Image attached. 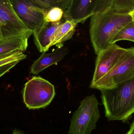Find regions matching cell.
I'll return each mask as SVG.
<instances>
[{
  "label": "cell",
  "instance_id": "cell-1",
  "mask_svg": "<svg viewBox=\"0 0 134 134\" xmlns=\"http://www.w3.org/2000/svg\"><path fill=\"white\" fill-rule=\"evenodd\" d=\"M132 21L128 13H117L111 8L94 13L90 17V34L96 54L112 44L118 33Z\"/></svg>",
  "mask_w": 134,
  "mask_h": 134
},
{
  "label": "cell",
  "instance_id": "cell-2",
  "mask_svg": "<svg viewBox=\"0 0 134 134\" xmlns=\"http://www.w3.org/2000/svg\"><path fill=\"white\" fill-rule=\"evenodd\" d=\"M100 91L108 120H128L134 113V75L114 87Z\"/></svg>",
  "mask_w": 134,
  "mask_h": 134
},
{
  "label": "cell",
  "instance_id": "cell-3",
  "mask_svg": "<svg viewBox=\"0 0 134 134\" xmlns=\"http://www.w3.org/2000/svg\"><path fill=\"white\" fill-rule=\"evenodd\" d=\"M99 102L94 94L81 101L72 115L68 134H91L100 117Z\"/></svg>",
  "mask_w": 134,
  "mask_h": 134
},
{
  "label": "cell",
  "instance_id": "cell-4",
  "mask_svg": "<svg viewBox=\"0 0 134 134\" xmlns=\"http://www.w3.org/2000/svg\"><path fill=\"white\" fill-rule=\"evenodd\" d=\"M24 102L30 109L44 108L50 104L55 94V87L41 76H34L24 85Z\"/></svg>",
  "mask_w": 134,
  "mask_h": 134
},
{
  "label": "cell",
  "instance_id": "cell-5",
  "mask_svg": "<svg viewBox=\"0 0 134 134\" xmlns=\"http://www.w3.org/2000/svg\"><path fill=\"white\" fill-rule=\"evenodd\" d=\"M134 75V47L126 52L112 69L102 78L91 84V88L110 89Z\"/></svg>",
  "mask_w": 134,
  "mask_h": 134
},
{
  "label": "cell",
  "instance_id": "cell-6",
  "mask_svg": "<svg viewBox=\"0 0 134 134\" xmlns=\"http://www.w3.org/2000/svg\"><path fill=\"white\" fill-rule=\"evenodd\" d=\"M10 1L24 24L34 34L37 33L45 22L46 13L41 5L35 0Z\"/></svg>",
  "mask_w": 134,
  "mask_h": 134
},
{
  "label": "cell",
  "instance_id": "cell-7",
  "mask_svg": "<svg viewBox=\"0 0 134 134\" xmlns=\"http://www.w3.org/2000/svg\"><path fill=\"white\" fill-rule=\"evenodd\" d=\"M0 26L2 39L34 34L20 19L10 0H0Z\"/></svg>",
  "mask_w": 134,
  "mask_h": 134
},
{
  "label": "cell",
  "instance_id": "cell-8",
  "mask_svg": "<svg viewBox=\"0 0 134 134\" xmlns=\"http://www.w3.org/2000/svg\"><path fill=\"white\" fill-rule=\"evenodd\" d=\"M126 49L116 43H113L97 54L95 69L91 84L94 83L108 72L120 59Z\"/></svg>",
  "mask_w": 134,
  "mask_h": 134
},
{
  "label": "cell",
  "instance_id": "cell-9",
  "mask_svg": "<svg viewBox=\"0 0 134 134\" xmlns=\"http://www.w3.org/2000/svg\"><path fill=\"white\" fill-rule=\"evenodd\" d=\"M97 0H71L65 11L66 20L83 23L94 14Z\"/></svg>",
  "mask_w": 134,
  "mask_h": 134
},
{
  "label": "cell",
  "instance_id": "cell-10",
  "mask_svg": "<svg viewBox=\"0 0 134 134\" xmlns=\"http://www.w3.org/2000/svg\"><path fill=\"white\" fill-rule=\"evenodd\" d=\"M61 23V21L53 23L45 21L41 30L33 34L35 44L40 52L46 53L50 48V44Z\"/></svg>",
  "mask_w": 134,
  "mask_h": 134
},
{
  "label": "cell",
  "instance_id": "cell-11",
  "mask_svg": "<svg viewBox=\"0 0 134 134\" xmlns=\"http://www.w3.org/2000/svg\"><path fill=\"white\" fill-rule=\"evenodd\" d=\"M68 53V50L66 47H60L48 54L43 53L33 63L31 68L30 73L38 75L46 68L62 60Z\"/></svg>",
  "mask_w": 134,
  "mask_h": 134
},
{
  "label": "cell",
  "instance_id": "cell-12",
  "mask_svg": "<svg viewBox=\"0 0 134 134\" xmlns=\"http://www.w3.org/2000/svg\"><path fill=\"white\" fill-rule=\"evenodd\" d=\"M31 35H19L0 40V57L25 51L28 46V39Z\"/></svg>",
  "mask_w": 134,
  "mask_h": 134
},
{
  "label": "cell",
  "instance_id": "cell-13",
  "mask_svg": "<svg viewBox=\"0 0 134 134\" xmlns=\"http://www.w3.org/2000/svg\"><path fill=\"white\" fill-rule=\"evenodd\" d=\"M78 23L71 20H66L59 26L50 48L53 46H59L72 37Z\"/></svg>",
  "mask_w": 134,
  "mask_h": 134
},
{
  "label": "cell",
  "instance_id": "cell-14",
  "mask_svg": "<svg viewBox=\"0 0 134 134\" xmlns=\"http://www.w3.org/2000/svg\"><path fill=\"white\" fill-rule=\"evenodd\" d=\"M123 40L134 42V23L133 21L127 24L117 34L113 40L112 44Z\"/></svg>",
  "mask_w": 134,
  "mask_h": 134
},
{
  "label": "cell",
  "instance_id": "cell-15",
  "mask_svg": "<svg viewBox=\"0 0 134 134\" xmlns=\"http://www.w3.org/2000/svg\"><path fill=\"white\" fill-rule=\"evenodd\" d=\"M43 8L46 13L52 8L59 7L66 10L68 8L71 0H35Z\"/></svg>",
  "mask_w": 134,
  "mask_h": 134
},
{
  "label": "cell",
  "instance_id": "cell-16",
  "mask_svg": "<svg viewBox=\"0 0 134 134\" xmlns=\"http://www.w3.org/2000/svg\"><path fill=\"white\" fill-rule=\"evenodd\" d=\"M111 9L116 12L129 13L134 10V0H115Z\"/></svg>",
  "mask_w": 134,
  "mask_h": 134
},
{
  "label": "cell",
  "instance_id": "cell-17",
  "mask_svg": "<svg viewBox=\"0 0 134 134\" xmlns=\"http://www.w3.org/2000/svg\"><path fill=\"white\" fill-rule=\"evenodd\" d=\"M64 11L59 7L52 8L46 13L45 21L53 23L60 22L64 15Z\"/></svg>",
  "mask_w": 134,
  "mask_h": 134
},
{
  "label": "cell",
  "instance_id": "cell-18",
  "mask_svg": "<svg viewBox=\"0 0 134 134\" xmlns=\"http://www.w3.org/2000/svg\"><path fill=\"white\" fill-rule=\"evenodd\" d=\"M115 0H97L94 13L102 12L111 8Z\"/></svg>",
  "mask_w": 134,
  "mask_h": 134
},
{
  "label": "cell",
  "instance_id": "cell-19",
  "mask_svg": "<svg viewBox=\"0 0 134 134\" xmlns=\"http://www.w3.org/2000/svg\"><path fill=\"white\" fill-rule=\"evenodd\" d=\"M20 62V60H15L2 66H0V77L9 71L11 69L15 66Z\"/></svg>",
  "mask_w": 134,
  "mask_h": 134
},
{
  "label": "cell",
  "instance_id": "cell-20",
  "mask_svg": "<svg viewBox=\"0 0 134 134\" xmlns=\"http://www.w3.org/2000/svg\"><path fill=\"white\" fill-rule=\"evenodd\" d=\"M126 134H134V127L133 124L131 125L130 130Z\"/></svg>",
  "mask_w": 134,
  "mask_h": 134
},
{
  "label": "cell",
  "instance_id": "cell-21",
  "mask_svg": "<svg viewBox=\"0 0 134 134\" xmlns=\"http://www.w3.org/2000/svg\"><path fill=\"white\" fill-rule=\"evenodd\" d=\"M12 134H26L24 133L23 131H20L18 130H14L13 131Z\"/></svg>",
  "mask_w": 134,
  "mask_h": 134
},
{
  "label": "cell",
  "instance_id": "cell-22",
  "mask_svg": "<svg viewBox=\"0 0 134 134\" xmlns=\"http://www.w3.org/2000/svg\"><path fill=\"white\" fill-rule=\"evenodd\" d=\"M129 14L131 17L132 21L134 23V10L129 13Z\"/></svg>",
  "mask_w": 134,
  "mask_h": 134
},
{
  "label": "cell",
  "instance_id": "cell-23",
  "mask_svg": "<svg viewBox=\"0 0 134 134\" xmlns=\"http://www.w3.org/2000/svg\"><path fill=\"white\" fill-rule=\"evenodd\" d=\"M2 36L1 32V26H0V40H2Z\"/></svg>",
  "mask_w": 134,
  "mask_h": 134
},
{
  "label": "cell",
  "instance_id": "cell-24",
  "mask_svg": "<svg viewBox=\"0 0 134 134\" xmlns=\"http://www.w3.org/2000/svg\"><path fill=\"white\" fill-rule=\"evenodd\" d=\"M132 124H133V125L134 127V121H133V123H132Z\"/></svg>",
  "mask_w": 134,
  "mask_h": 134
},
{
  "label": "cell",
  "instance_id": "cell-25",
  "mask_svg": "<svg viewBox=\"0 0 134 134\" xmlns=\"http://www.w3.org/2000/svg\"><path fill=\"white\" fill-rule=\"evenodd\" d=\"M5 56H6V55H5ZM5 56H2V57H0V58H2V57H3Z\"/></svg>",
  "mask_w": 134,
  "mask_h": 134
}]
</instances>
